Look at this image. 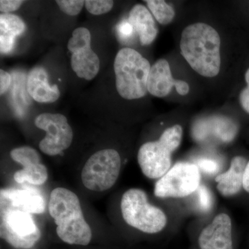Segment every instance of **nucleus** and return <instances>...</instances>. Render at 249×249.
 <instances>
[{
  "label": "nucleus",
  "instance_id": "27",
  "mask_svg": "<svg viewBox=\"0 0 249 249\" xmlns=\"http://www.w3.org/2000/svg\"><path fill=\"white\" fill-rule=\"evenodd\" d=\"M133 31V27L129 24V21L124 22L119 26V32L121 36H123L122 37H129Z\"/></svg>",
  "mask_w": 249,
  "mask_h": 249
},
{
  "label": "nucleus",
  "instance_id": "29",
  "mask_svg": "<svg viewBox=\"0 0 249 249\" xmlns=\"http://www.w3.org/2000/svg\"><path fill=\"white\" fill-rule=\"evenodd\" d=\"M243 188L246 191L249 193V161L246 168L245 176H244Z\"/></svg>",
  "mask_w": 249,
  "mask_h": 249
},
{
  "label": "nucleus",
  "instance_id": "24",
  "mask_svg": "<svg viewBox=\"0 0 249 249\" xmlns=\"http://www.w3.org/2000/svg\"><path fill=\"white\" fill-rule=\"evenodd\" d=\"M245 80L247 87L241 91L239 99L242 109L249 114V68L245 73Z\"/></svg>",
  "mask_w": 249,
  "mask_h": 249
},
{
  "label": "nucleus",
  "instance_id": "4",
  "mask_svg": "<svg viewBox=\"0 0 249 249\" xmlns=\"http://www.w3.org/2000/svg\"><path fill=\"white\" fill-rule=\"evenodd\" d=\"M183 129L175 124L165 129L157 142H147L139 149L137 160L142 173L150 178H162L170 169L172 154L179 147Z\"/></svg>",
  "mask_w": 249,
  "mask_h": 249
},
{
  "label": "nucleus",
  "instance_id": "9",
  "mask_svg": "<svg viewBox=\"0 0 249 249\" xmlns=\"http://www.w3.org/2000/svg\"><path fill=\"white\" fill-rule=\"evenodd\" d=\"M35 124L37 128L47 132V135L39 144L41 151L46 155H59L71 145L73 130L67 118L62 114H41L36 117Z\"/></svg>",
  "mask_w": 249,
  "mask_h": 249
},
{
  "label": "nucleus",
  "instance_id": "18",
  "mask_svg": "<svg viewBox=\"0 0 249 249\" xmlns=\"http://www.w3.org/2000/svg\"><path fill=\"white\" fill-rule=\"evenodd\" d=\"M24 21L18 16L4 14L0 16V52L9 53L14 49L15 40L25 31Z\"/></svg>",
  "mask_w": 249,
  "mask_h": 249
},
{
  "label": "nucleus",
  "instance_id": "10",
  "mask_svg": "<svg viewBox=\"0 0 249 249\" xmlns=\"http://www.w3.org/2000/svg\"><path fill=\"white\" fill-rule=\"evenodd\" d=\"M67 48L72 53L71 66L79 78L93 79L100 70V60L91 49V34L85 27L77 28L73 31Z\"/></svg>",
  "mask_w": 249,
  "mask_h": 249
},
{
  "label": "nucleus",
  "instance_id": "1",
  "mask_svg": "<svg viewBox=\"0 0 249 249\" xmlns=\"http://www.w3.org/2000/svg\"><path fill=\"white\" fill-rule=\"evenodd\" d=\"M220 47L217 31L205 23L191 24L181 34V55L193 70L206 78L217 76L220 71Z\"/></svg>",
  "mask_w": 249,
  "mask_h": 249
},
{
  "label": "nucleus",
  "instance_id": "21",
  "mask_svg": "<svg viewBox=\"0 0 249 249\" xmlns=\"http://www.w3.org/2000/svg\"><path fill=\"white\" fill-rule=\"evenodd\" d=\"M57 4L62 12L69 16H75L79 14L84 6L83 0H58Z\"/></svg>",
  "mask_w": 249,
  "mask_h": 249
},
{
  "label": "nucleus",
  "instance_id": "3",
  "mask_svg": "<svg viewBox=\"0 0 249 249\" xmlns=\"http://www.w3.org/2000/svg\"><path fill=\"white\" fill-rule=\"evenodd\" d=\"M118 93L126 100L142 98L146 95L150 62L137 51L121 49L114 63Z\"/></svg>",
  "mask_w": 249,
  "mask_h": 249
},
{
  "label": "nucleus",
  "instance_id": "14",
  "mask_svg": "<svg viewBox=\"0 0 249 249\" xmlns=\"http://www.w3.org/2000/svg\"><path fill=\"white\" fill-rule=\"evenodd\" d=\"M178 80L174 79L168 62L165 59H160L150 68L147 91L156 97H165L173 87L177 86Z\"/></svg>",
  "mask_w": 249,
  "mask_h": 249
},
{
  "label": "nucleus",
  "instance_id": "13",
  "mask_svg": "<svg viewBox=\"0 0 249 249\" xmlns=\"http://www.w3.org/2000/svg\"><path fill=\"white\" fill-rule=\"evenodd\" d=\"M27 86L28 93L36 102L53 103L60 96L58 87L49 84L48 74L42 67H36L29 72Z\"/></svg>",
  "mask_w": 249,
  "mask_h": 249
},
{
  "label": "nucleus",
  "instance_id": "6",
  "mask_svg": "<svg viewBox=\"0 0 249 249\" xmlns=\"http://www.w3.org/2000/svg\"><path fill=\"white\" fill-rule=\"evenodd\" d=\"M0 236L16 249H30L40 240L41 232L31 214L15 208L1 196Z\"/></svg>",
  "mask_w": 249,
  "mask_h": 249
},
{
  "label": "nucleus",
  "instance_id": "12",
  "mask_svg": "<svg viewBox=\"0 0 249 249\" xmlns=\"http://www.w3.org/2000/svg\"><path fill=\"white\" fill-rule=\"evenodd\" d=\"M201 249H232V224L228 214L216 216L199 237Z\"/></svg>",
  "mask_w": 249,
  "mask_h": 249
},
{
  "label": "nucleus",
  "instance_id": "26",
  "mask_svg": "<svg viewBox=\"0 0 249 249\" xmlns=\"http://www.w3.org/2000/svg\"><path fill=\"white\" fill-rule=\"evenodd\" d=\"M11 83V75L3 70H0V93L1 95L7 91Z\"/></svg>",
  "mask_w": 249,
  "mask_h": 249
},
{
  "label": "nucleus",
  "instance_id": "22",
  "mask_svg": "<svg viewBox=\"0 0 249 249\" xmlns=\"http://www.w3.org/2000/svg\"><path fill=\"white\" fill-rule=\"evenodd\" d=\"M196 191L199 197V207L203 211H209L213 203L211 191L204 185H200Z\"/></svg>",
  "mask_w": 249,
  "mask_h": 249
},
{
  "label": "nucleus",
  "instance_id": "28",
  "mask_svg": "<svg viewBox=\"0 0 249 249\" xmlns=\"http://www.w3.org/2000/svg\"><path fill=\"white\" fill-rule=\"evenodd\" d=\"M177 91L181 96H186L190 91L189 85L183 80H178V85L175 87Z\"/></svg>",
  "mask_w": 249,
  "mask_h": 249
},
{
  "label": "nucleus",
  "instance_id": "19",
  "mask_svg": "<svg viewBox=\"0 0 249 249\" xmlns=\"http://www.w3.org/2000/svg\"><path fill=\"white\" fill-rule=\"evenodd\" d=\"M145 2L160 24L167 25L173 22L175 17V11L168 3L163 0H147Z\"/></svg>",
  "mask_w": 249,
  "mask_h": 249
},
{
  "label": "nucleus",
  "instance_id": "16",
  "mask_svg": "<svg viewBox=\"0 0 249 249\" xmlns=\"http://www.w3.org/2000/svg\"><path fill=\"white\" fill-rule=\"evenodd\" d=\"M1 196L9 199L14 207L29 214H40L45 210L44 198L36 190L16 188L1 189Z\"/></svg>",
  "mask_w": 249,
  "mask_h": 249
},
{
  "label": "nucleus",
  "instance_id": "5",
  "mask_svg": "<svg viewBox=\"0 0 249 249\" xmlns=\"http://www.w3.org/2000/svg\"><path fill=\"white\" fill-rule=\"evenodd\" d=\"M121 209L124 222L145 233H157L166 226L164 213L150 204L146 193L139 188H131L124 193Z\"/></svg>",
  "mask_w": 249,
  "mask_h": 249
},
{
  "label": "nucleus",
  "instance_id": "17",
  "mask_svg": "<svg viewBox=\"0 0 249 249\" xmlns=\"http://www.w3.org/2000/svg\"><path fill=\"white\" fill-rule=\"evenodd\" d=\"M247 165V162L245 157L237 156L232 159L229 170L216 177L218 191L223 196H232L240 192L243 187Z\"/></svg>",
  "mask_w": 249,
  "mask_h": 249
},
{
  "label": "nucleus",
  "instance_id": "2",
  "mask_svg": "<svg viewBox=\"0 0 249 249\" xmlns=\"http://www.w3.org/2000/svg\"><path fill=\"white\" fill-rule=\"evenodd\" d=\"M49 212L60 240L69 245H89L92 232L83 215L79 198L73 192L55 188L51 193Z\"/></svg>",
  "mask_w": 249,
  "mask_h": 249
},
{
  "label": "nucleus",
  "instance_id": "15",
  "mask_svg": "<svg viewBox=\"0 0 249 249\" xmlns=\"http://www.w3.org/2000/svg\"><path fill=\"white\" fill-rule=\"evenodd\" d=\"M128 21L139 35L142 45H150L158 34V28L151 13L142 4H137L129 12Z\"/></svg>",
  "mask_w": 249,
  "mask_h": 249
},
{
  "label": "nucleus",
  "instance_id": "23",
  "mask_svg": "<svg viewBox=\"0 0 249 249\" xmlns=\"http://www.w3.org/2000/svg\"><path fill=\"white\" fill-rule=\"evenodd\" d=\"M196 166L201 171L209 175H214L219 171V165L217 161L211 159H200L196 161Z\"/></svg>",
  "mask_w": 249,
  "mask_h": 249
},
{
  "label": "nucleus",
  "instance_id": "11",
  "mask_svg": "<svg viewBox=\"0 0 249 249\" xmlns=\"http://www.w3.org/2000/svg\"><path fill=\"white\" fill-rule=\"evenodd\" d=\"M10 156L13 160L24 167L14 174L15 181L37 186L46 182L48 171L45 165L40 163V156L35 149L28 146L17 147L11 150Z\"/></svg>",
  "mask_w": 249,
  "mask_h": 249
},
{
  "label": "nucleus",
  "instance_id": "20",
  "mask_svg": "<svg viewBox=\"0 0 249 249\" xmlns=\"http://www.w3.org/2000/svg\"><path fill=\"white\" fill-rule=\"evenodd\" d=\"M85 5L90 14L99 16L109 12L114 6V1L111 0H87Z\"/></svg>",
  "mask_w": 249,
  "mask_h": 249
},
{
  "label": "nucleus",
  "instance_id": "7",
  "mask_svg": "<svg viewBox=\"0 0 249 249\" xmlns=\"http://www.w3.org/2000/svg\"><path fill=\"white\" fill-rule=\"evenodd\" d=\"M121 165L120 155L114 149L96 152L87 160L82 170L83 185L90 191H107L117 181Z\"/></svg>",
  "mask_w": 249,
  "mask_h": 249
},
{
  "label": "nucleus",
  "instance_id": "8",
  "mask_svg": "<svg viewBox=\"0 0 249 249\" xmlns=\"http://www.w3.org/2000/svg\"><path fill=\"white\" fill-rule=\"evenodd\" d=\"M201 175L196 164L178 162L156 183L155 195L160 198H182L197 191Z\"/></svg>",
  "mask_w": 249,
  "mask_h": 249
},
{
  "label": "nucleus",
  "instance_id": "25",
  "mask_svg": "<svg viewBox=\"0 0 249 249\" xmlns=\"http://www.w3.org/2000/svg\"><path fill=\"white\" fill-rule=\"evenodd\" d=\"M24 2V1H19V0H1L0 11L4 14L14 12L17 11Z\"/></svg>",
  "mask_w": 249,
  "mask_h": 249
}]
</instances>
